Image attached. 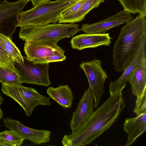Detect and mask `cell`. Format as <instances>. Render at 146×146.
I'll list each match as a JSON object with an SVG mask.
<instances>
[{"instance_id":"8","label":"cell","mask_w":146,"mask_h":146,"mask_svg":"<svg viewBox=\"0 0 146 146\" xmlns=\"http://www.w3.org/2000/svg\"><path fill=\"white\" fill-rule=\"evenodd\" d=\"M29 1H7L0 6V33L12 38L18 27L19 15Z\"/></svg>"},{"instance_id":"1","label":"cell","mask_w":146,"mask_h":146,"mask_svg":"<svg viewBox=\"0 0 146 146\" xmlns=\"http://www.w3.org/2000/svg\"><path fill=\"white\" fill-rule=\"evenodd\" d=\"M121 90L109 97L94 111L87 121L75 132L64 135L63 146H83L89 144L109 129L124 110L125 104Z\"/></svg>"},{"instance_id":"17","label":"cell","mask_w":146,"mask_h":146,"mask_svg":"<svg viewBox=\"0 0 146 146\" xmlns=\"http://www.w3.org/2000/svg\"><path fill=\"white\" fill-rule=\"evenodd\" d=\"M46 92L50 98L63 108H69L72 107L74 98L72 90L68 85H60L56 88L49 87Z\"/></svg>"},{"instance_id":"24","label":"cell","mask_w":146,"mask_h":146,"mask_svg":"<svg viewBox=\"0 0 146 146\" xmlns=\"http://www.w3.org/2000/svg\"><path fill=\"white\" fill-rule=\"evenodd\" d=\"M146 92L141 96L137 97L135 106L133 110L137 115L146 112Z\"/></svg>"},{"instance_id":"4","label":"cell","mask_w":146,"mask_h":146,"mask_svg":"<svg viewBox=\"0 0 146 146\" xmlns=\"http://www.w3.org/2000/svg\"><path fill=\"white\" fill-rule=\"evenodd\" d=\"M79 24L53 23L39 26L21 27L20 38L25 42L36 40H57L70 38L80 31Z\"/></svg>"},{"instance_id":"5","label":"cell","mask_w":146,"mask_h":146,"mask_svg":"<svg viewBox=\"0 0 146 146\" xmlns=\"http://www.w3.org/2000/svg\"><path fill=\"white\" fill-rule=\"evenodd\" d=\"M2 84L1 90L3 93L17 102L28 116L31 115L37 106L51 105L50 98L41 95L34 88L24 86L21 84Z\"/></svg>"},{"instance_id":"18","label":"cell","mask_w":146,"mask_h":146,"mask_svg":"<svg viewBox=\"0 0 146 146\" xmlns=\"http://www.w3.org/2000/svg\"><path fill=\"white\" fill-rule=\"evenodd\" d=\"M105 0H85L82 5L75 12L70 15L59 18L58 23H74L80 22L92 10L98 7Z\"/></svg>"},{"instance_id":"3","label":"cell","mask_w":146,"mask_h":146,"mask_svg":"<svg viewBox=\"0 0 146 146\" xmlns=\"http://www.w3.org/2000/svg\"><path fill=\"white\" fill-rule=\"evenodd\" d=\"M75 0H57L44 2L25 11L19 17L18 27L39 26L56 23L61 12L72 5Z\"/></svg>"},{"instance_id":"11","label":"cell","mask_w":146,"mask_h":146,"mask_svg":"<svg viewBox=\"0 0 146 146\" xmlns=\"http://www.w3.org/2000/svg\"><path fill=\"white\" fill-rule=\"evenodd\" d=\"M133 17L123 10L101 21L91 23L83 24L80 31L86 34H104L110 29L126 23Z\"/></svg>"},{"instance_id":"28","label":"cell","mask_w":146,"mask_h":146,"mask_svg":"<svg viewBox=\"0 0 146 146\" xmlns=\"http://www.w3.org/2000/svg\"><path fill=\"white\" fill-rule=\"evenodd\" d=\"M3 99L0 94V119H1L3 117V112L1 110L0 106L1 104L3 103Z\"/></svg>"},{"instance_id":"32","label":"cell","mask_w":146,"mask_h":146,"mask_svg":"<svg viewBox=\"0 0 146 146\" xmlns=\"http://www.w3.org/2000/svg\"></svg>"},{"instance_id":"22","label":"cell","mask_w":146,"mask_h":146,"mask_svg":"<svg viewBox=\"0 0 146 146\" xmlns=\"http://www.w3.org/2000/svg\"><path fill=\"white\" fill-rule=\"evenodd\" d=\"M0 137L8 144L9 146L21 145L25 140L24 138L15 131L5 130L0 132Z\"/></svg>"},{"instance_id":"21","label":"cell","mask_w":146,"mask_h":146,"mask_svg":"<svg viewBox=\"0 0 146 146\" xmlns=\"http://www.w3.org/2000/svg\"><path fill=\"white\" fill-rule=\"evenodd\" d=\"M0 82L8 84H21L20 77L16 70L0 66Z\"/></svg>"},{"instance_id":"20","label":"cell","mask_w":146,"mask_h":146,"mask_svg":"<svg viewBox=\"0 0 146 146\" xmlns=\"http://www.w3.org/2000/svg\"><path fill=\"white\" fill-rule=\"evenodd\" d=\"M124 10L129 13L146 16V0H118Z\"/></svg>"},{"instance_id":"23","label":"cell","mask_w":146,"mask_h":146,"mask_svg":"<svg viewBox=\"0 0 146 146\" xmlns=\"http://www.w3.org/2000/svg\"><path fill=\"white\" fill-rule=\"evenodd\" d=\"M14 62L9 54L0 44V66L16 70L14 67Z\"/></svg>"},{"instance_id":"10","label":"cell","mask_w":146,"mask_h":146,"mask_svg":"<svg viewBox=\"0 0 146 146\" xmlns=\"http://www.w3.org/2000/svg\"><path fill=\"white\" fill-rule=\"evenodd\" d=\"M73 112L70 121V126L73 133L83 125L92 115L94 109L93 95L89 88L84 93Z\"/></svg>"},{"instance_id":"6","label":"cell","mask_w":146,"mask_h":146,"mask_svg":"<svg viewBox=\"0 0 146 146\" xmlns=\"http://www.w3.org/2000/svg\"><path fill=\"white\" fill-rule=\"evenodd\" d=\"M22 64L14 62V67L18 72L22 83L48 86L50 80L49 63L35 62L23 56Z\"/></svg>"},{"instance_id":"25","label":"cell","mask_w":146,"mask_h":146,"mask_svg":"<svg viewBox=\"0 0 146 146\" xmlns=\"http://www.w3.org/2000/svg\"><path fill=\"white\" fill-rule=\"evenodd\" d=\"M85 0H80L76 1L63 11L60 13L59 18L67 17L75 12L82 5Z\"/></svg>"},{"instance_id":"12","label":"cell","mask_w":146,"mask_h":146,"mask_svg":"<svg viewBox=\"0 0 146 146\" xmlns=\"http://www.w3.org/2000/svg\"><path fill=\"white\" fill-rule=\"evenodd\" d=\"M3 122L5 127L17 132L25 140H29L35 144L40 145L50 141L51 132L50 131L33 129L9 118L4 119Z\"/></svg>"},{"instance_id":"14","label":"cell","mask_w":146,"mask_h":146,"mask_svg":"<svg viewBox=\"0 0 146 146\" xmlns=\"http://www.w3.org/2000/svg\"><path fill=\"white\" fill-rule=\"evenodd\" d=\"M146 38L143 41L141 46L134 59L123 71L120 76L110 84L109 92L110 95H113L121 90H123L127 84L129 76L133 69L139 62L146 56Z\"/></svg>"},{"instance_id":"9","label":"cell","mask_w":146,"mask_h":146,"mask_svg":"<svg viewBox=\"0 0 146 146\" xmlns=\"http://www.w3.org/2000/svg\"><path fill=\"white\" fill-rule=\"evenodd\" d=\"M57 40H36L25 42L24 50L29 59L35 61L60 53L64 50L57 44Z\"/></svg>"},{"instance_id":"15","label":"cell","mask_w":146,"mask_h":146,"mask_svg":"<svg viewBox=\"0 0 146 146\" xmlns=\"http://www.w3.org/2000/svg\"><path fill=\"white\" fill-rule=\"evenodd\" d=\"M127 81L131 86L134 95L139 96L146 92V55L133 69Z\"/></svg>"},{"instance_id":"30","label":"cell","mask_w":146,"mask_h":146,"mask_svg":"<svg viewBox=\"0 0 146 146\" xmlns=\"http://www.w3.org/2000/svg\"><path fill=\"white\" fill-rule=\"evenodd\" d=\"M6 1H7V0H0V6L4 4Z\"/></svg>"},{"instance_id":"16","label":"cell","mask_w":146,"mask_h":146,"mask_svg":"<svg viewBox=\"0 0 146 146\" xmlns=\"http://www.w3.org/2000/svg\"><path fill=\"white\" fill-rule=\"evenodd\" d=\"M137 116L126 118L123 125L124 131L127 134L125 146L133 144L136 139L146 130V112Z\"/></svg>"},{"instance_id":"7","label":"cell","mask_w":146,"mask_h":146,"mask_svg":"<svg viewBox=\"0 0 146 146\" xmlns=\"http://www.w3.org/2000/svg\"><path fill=\"white\" fill-rule=\"evenodd\" d=\"M101 60L94 58L82 62L80 67L84 72L88 79L89 87L93 96L94 108H96L104 93V85L108 78L105 70L101 66Z\"/></svg>"},{"instance_id":"29","label":"cell","mask_w":146,"mask_h":146,"mask_svg":"<svg viewBox=\"0 0 146 146\" xmlns=\"http://www.w3.org/2000/svg\"><path fill=\"white\" fill-rule=\"evenodd\" d=\"M0 146H9L5 141L0 137Z\"/></svg>"},{"instance_id":"2","label":"cell","mask_w":146,"mask_h":146,"mask_svg":"<svg viewBox=\"0 0 146 146\" xmlns=\"http://www.w3.org/2000/svg\"><path fill=\"white\" fill-rule=\"evenodd\" d=\"M125 24L113 45L112 64L118 72H123L129 65L146 38L145 16L139 14Z\"/></svg>"},{"instance_id":"27","label":"cell","mask_w":146,"mask_h":146,"mask_svg":"<svg viewBox=\"0 0 146 146\" xmlns=\"http://www.w3.org/2000/svg\"><path fill=\"white\" fill-rule=\"evenodd\" d=\"M32 3L33 6H36L40 4L48 1L50 0H29Z\"/></svg>"},{"instance_id":"19","label":"cell","mask_w":146,"mask_h":146,"mask_svg":"<svg viewBox=\"0 0 146 146\" xmlns=\"http://www.w3.org/2000/svg\"><path fill=\"white\" fill-rule=\"evenodd\" d=\"M12 38L0 33V44L14 62L22 64L23 56L18 48L13 42Z\"/></svg>"},{"instance_id":"13","label":"cell","mask_w":146,"mask_h":146,"mask_svg":"<svg viewBox=\"0 0 146 146\" xmlns=\"http://www.w3.org/2000/svg\"><path fill=\"white\" fill-rule=\"evenodd\" d=\"M111 39L108 33H86L74 37L71 39L70 43L73 49L81 50L86 48H96L101 46H109Z\"/></svg>"},{"instance_id":"31","label":"cell","mask_w":146,"mask_h":146,"mask_svg":"<svg viewBox=\"0 0 146 146\" xmlns=\"http://www.w3.org/2000/svg\"><path fill=\"white\" fill-rule=\"evenodd\" d=\"M75 1H79V0H75Z\"/></svg>"},{"instance_id":"26","label":"cell","mask_w":146,"mask_h":146,"mask_svg":"<svg viewBox=\"0 0 146 146\" xmlns=\"http://www.w3.org/2000/svg\"><path fill=\"white\" fill-rule=\"evenodd\" d=\"M66 58V57L64 53H60L44 58L35 62L49 63L51 62L62 61L65 60Z\"/></svg>"}]
</instances>
